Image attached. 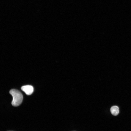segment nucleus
I'll use <instances>...</instances> for the list:
<instances>
[{
	"mask_svg": "<svg viewBox=\"0 0 131 131\" xmlns=\"http://www.w3.org/2000/svg\"><path fill=\"white\" fill-rule=\"evenodd\" d=\"M9 93L13 97L12 105L15 106H19L21 103L23 99V96L21 93L18 90L15 89L11 90Z\"/></svg>",
	"mask_w": 131,
	"mask_h": 131,
	"instance_id": "f257e3e1",
	"label": "nucleus"
},
{
	"mask_svg": "<svg viewBox=\"0 0 131 131\" xmlns=\"http://www.w3.org/2000/svg\"><path fill=\"white\" fill-rule=\"evenodd\" d=\"M21 90L28 95L31 94L33 91V88L30 85H26L23 86L21 87Z\"/></svg>",
	"mask_w": 131,
	"mask_h": 131,
	"instance_id": "f03ea898",
	"label": "nucleus"
},
{
	"mask_svg": "<svg viewBox=\"0 0 131 131\" xmlns=\"http://www.w3.org/2000/svg\"><path fill=\"white\" fill-rule=\"evenodd\" d=\"M110 110L112 114L114 116L117 115L119 112V107L116 106H112L110 108Z\"/></svg>",
	"mask_w": 131,
	"mask_h": 131,
	"instance_id": "7ed1b4c3",
	"label": "nucleus"
},
{
	"mask_svg": "<svg viewBox=\"0 0 131 131\" xmlns=\"http://www.w3.org/2000/svg\"></svg>",
	"mask_w": 131,
	"mask_h": 131,
	"instance_id": "20e7f679",
	"label": "nucleus"
}]
</instances>
